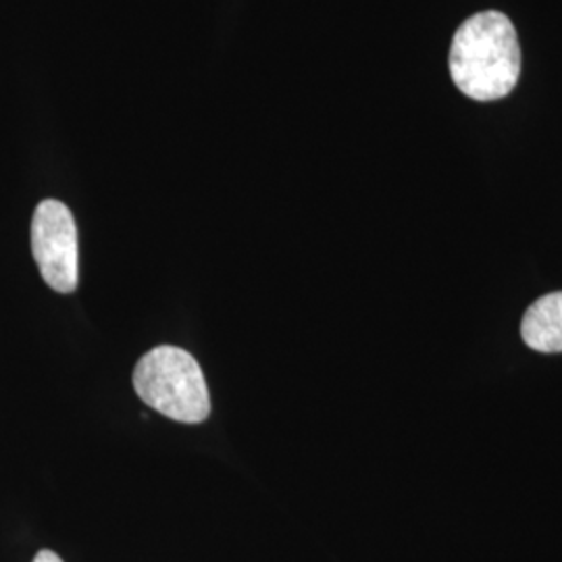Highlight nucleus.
Here are the masks:
<instances>
[{
	"label": "nucleus",
	"mask_w": 562,
	"mask_h": 562,
	"mask_svg": "<svg viewBox=\"0 0 562 562\" xmlns=\"http://www.w3.org/2000/svg\"><path fill=\"white\" fill-rule=\"evenodd\" d=\"M32 255L44 281L59 294H71L80 281L78 227L59 201H42L32 217Z\"/></svg>",
	"instance_id": "nucleus-3"
},
{
	"label": "nucleus",
	"mask_w": 562,
	"mask_h": 562,
	"mask_svg": "<svg viewBox=\"0 0 562 562\" xmlns=\"http://www.w3.org/2000/svg\"><path fill=\"white\" fill-rule=\"evenodd\" d=\"M32 562H63V559H60L59 554H55L53 550H41Z\"/></svg>",
	"instance_id": "nucleus-5"
},
{
	"label": "nucleus",
	"mask_w": 562,
	"mask_h": 562,
	"mask_svg": "<svg viewBox=\"0 0 562 562\" xmlns=\"http://www.w3.org/2000/svg\"><path fill=\"white\" fill-rule=\"evenodd\" d=\"M522 340L538 352H562V292L533 302L521 323Z\"/></svg>",
	"instance_id": "nucleus-4"
},
{
	"label": "nucleus",
	"mask_w": 562,
	"mask_h": 562,
	"mask_svg": "<svg viewBox=\"0 0 562 562\" xmlns=\"http://www.w3.org/2000/svg\"><path fill=\"white\" fill-rule=\"evenodd\" d=\"M134 390L167 419L196 425L211 415V396L199 361L176 346H157L134 369Z\"/></svg>",
	"instance_id": "nucleus-2"
},
{
	"label": "nucleus",
	"mask_w": 562,
	"mask_h": 562,
	"mask_svg": "<svg viewBox=\"0 0 562 562\" xmlns=\"http://www.w3.org/2000/svg\"><path fill=\"white\" fill-rule=\"evenodd\" d=\"M450 76L473 101H501L521 76V46L513 21L483 11L462 23L450 48Z\"/></svg>",
	"instance_id": "nucleus-1"
}]
</instances>
